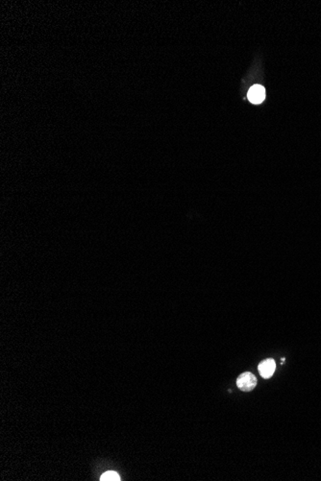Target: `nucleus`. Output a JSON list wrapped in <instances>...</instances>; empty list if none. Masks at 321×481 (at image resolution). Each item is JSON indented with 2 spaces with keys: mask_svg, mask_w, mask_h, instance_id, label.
<instances>
[{
  "mask_svg": "<svg viewBox=\"0 0 321 481\" xmlns=\"http://www.w3.org/2000/svg\"><path fill=\"white\" fill-rule=\"evenodd\" d=\"M257 385V378L250 372H244L237 379V386L243 392H250Z\"/></svg>",
  "mask_w": 321,
  "mask_h": 481,
  "instance_id": "1",
  "label": "nucleus"
},
{
  "mask_svg": "<svg viewBox=\"0 0 321 481\" xmlns=\"http://www.w3.org/2000/svg\"><path fill=\"white\" fill-rule=\"evenodd\" d=\"M258 370H259V373L260 375L264 378V379H269L271 378L276 370V363L274 361V359L272 358H268V359H266L264 361H262L259 366H258Z\"/></svg>",
  "mask_w": 321,
  "mask_h": 481,
  "instance_id": "2",
  "label": "nucleus"
},
{
  "mask_svg": "<svg viewBox=\"0 0 321 481\" xmlns=\"http://www.w3.org/2000/svg\"><path fill=\"white\" fill-rule=\"evenodd\" d=\"M247 97H248V100L250 102H252L254 104H260L266 98V91H265L264 87H262L260 85H255L249 90V92L247 94Z\"/></svg>",
  "mask_w": 321,
  "mask_h": 481,
  "instance_id": "3",
  "label": "nucleus"
},
{
  "mask_svg": "<svg viewBox=\"0 0 321 481\" xmlns=\"http://www.w3.org/2000/svg\"><path fill=\"white\" fill-rule=\"evenodd\" d=\"M100 481H120V477L118 476L117 473L115 472H112V471H109V472H106L104 473L101 478H100Z\"/></svg>",
  "mask_w": 321,
  "mask_h": 481,
  "instance_id": "4",
  "label": "nucleus"
}]
</instances>
